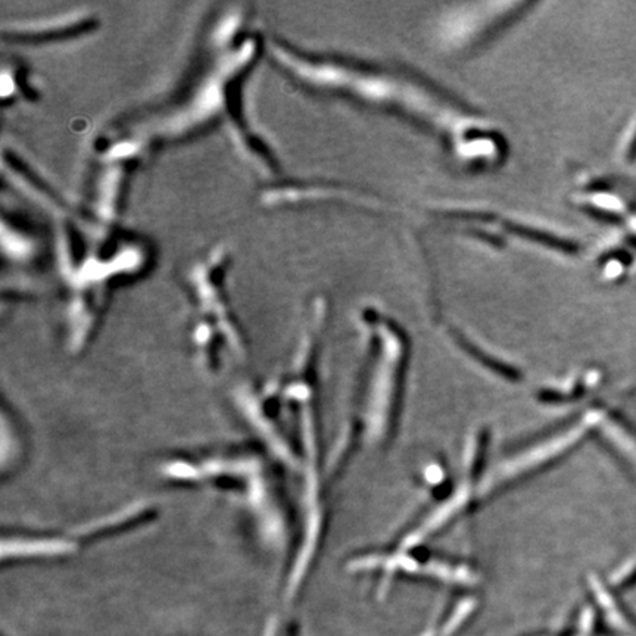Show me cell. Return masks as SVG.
<instances>
[{
    "label": "cell",
    "mask_w": 636,
    "mask_h": 636,
    "mask_svg": "<svg viewBox=\"0 0 636 636\" xmlns=\"http://www.w3.org/2000/svg\"><path fill=\"white\" fill-rule=\"evenodd\" d=\"M258 53V40L254 37L230 49L216 69L199 83L191 98L159 124V139L184 140L220 123L224 114L229 115V124L244 117L242 83L253 69Z\"/></svg>",
    "instance_id": "obj_1"
},
{
    "label": "cell",
    "mask_w": 636,
    "mask_h": 636,
    "mask_svg": "<svg viewBox=\"0 0 636 636\" xmlns=\"http://www.w3.org/2000/svg\"><path fill=\"white\" fill-rule=\"evenodd\" d=\"M98 19L89 11H71L69 14L45 16V19L11 21L3 24V39L12 41H49L65 39L91 32Z\"/></svg>",
    "instance_id": "obj_2"
},
{
    "label": "cell",
    "mask_w": 636,
    "mask_h": 636,
    "mask_svg": "<svg viewBox=\"0 0 636 636\" xmlns=\"http://www.w3.org/2000/svg\"><path fill=\"white\" fill-rule=\"evenodd\" d=\"M598 423H600L607 441L612 443L614 450L621 454V457L636 475V433L634 430L627 428L625 423L617 420V418L604 416V414L598 417Z\"/></svg>",
    "instance_id": "obj_3"
},
{
    "label": "cell",
    "mask_w": 636,
    "mask_h": 636,
    "mask_svg": "<svg viewBox=\"0 0 636 636\" xmlns=\"http://www.w3.org/2000/svg\"><path fill=\"white\" fill-rule=\"evenodd\" d=\"M37 241L24 229L16 228L15 221L3 219V249L14 261L24 264L35 261L37 257Z\"/></svg>",
    "instance_id": "obj_4"
},
{
    "label": "cell",
    "mask_w": 636,
    "mask_h": 636,
    "mask_svg": "<svg viewBox=\"0 0 636 636\" xmlns=\"http://www.w3.org/2000/svg\"><path fill=\"white\" fill-rule=\"evenodd\" d=\"M27 77L23 69L15 62L3 65L2 70V96L3 100L24 99L32 94L30 87L25 85Z\"/></svg>",
    "instance_id": "obj_5"
}]
</instances>
